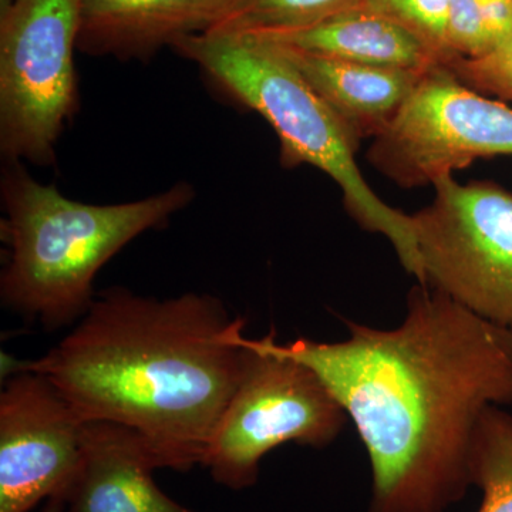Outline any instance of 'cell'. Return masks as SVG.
Returning a JSON list of instances; mask_svg holds the SVG:
<instances>
[{
	"instance_id": "2e32d148",
	"label": "cell",
	"mask_w": 512,
	"mask_h": 512,
	"mask_svg": "<svg viewBox=\"0 0 512 512\" xmlns=\"http://www.w3.org/2000/svg\"><path fill=\"white\" fill-rule=\"evenodd\" d=\"M362 6L393 19L446 60V20L450 0H365Z\"/></svg>"
},
{
	"instance_id": "52a82bcc",
	"label": "cell",
	"mask_w": 512,
	"mask_h": 512,
	"mask_svg": "<svg viewBox=\"0 0 512 512\" xmlns=\"http://www.w3.org/2000/svg\"><path fill=\"white\" fill-rule=\"evenodd\" d=\"M412 214L417 284L512 332V192L446 175Z\"/></svg>"
},
{
	"instance_id": "7a4b0ae2",
	"label": "cell",
	"mask_w": 512,
	"mask_h": 512,
	"mask_svg": "<svg viewBox=\"0 0 512 512\" xmlns=\"http://www.w3.org/2000/svg\"><path fill=\"white\" fill-rule=\"evenodd\" d=\"M245 319L208 293L157 299L113 286L45 356L6 376H46L86 421L147 444L158 470L202 466L249 355Z\"/></svg>"
},
{
	"instance_id": "44dd1931",
	"label": "cell",
	"mask_w": 512,
	"mask_h": 512,
	"mask_svg": "<svg viewBox=\"0 0 512 512\" xmlns=\"http://www.w3.org/2000/svg\"><path fill=\"white\" fill-rule=\"evenodd\" d=\"M13 2L15 0H0V15H3L12 6Z\"/></svg>"
},
{
	"instance_id": "8992f818",
	"label": "cell",
	"mask_w": 512,
	"mask_h": 512,
	"mask_svg": "<svg viewBox=\"0 0 512 512\" xmlns=\"http://www.w3.org/2000/svg\"><path fill=\"white\" fill-rule=\"evenodd\" d=\"M82 0H15L0 15V153L3 161L56 163L79 104L74 50Z\"/></svg>"
},
{
	"instance_id": "9a60e30c",
	"label": "cell",
	"mask_w": 512,
	"mask_h": 512,
	"mask_svg": "<svg viewBox=\"0 0 512 512\" xmlns=\"http://www.w3.org/2000/svg\"><path fill=\"white\" fill-rule=\"evenodd\" d=\"M365 0H238L212 30L276 36L311 28ZM210 32V30H208Z\"/></svg>"
},
{
	"instance_id": "277c9868",
	"label": "cell",
	"mask_w": 512,
	"mask_h": 512,
	"mask_svg": "<svg viewBox=\"0 0 512 512\" xmlns=\"http://www.w3.org/2000/svg\"><path fill=\"white\" fill-rule=\"evenodd\" d=\"M174 50L271 124L284 167L312 165L328 174L339 185L350 217L389 239L404 271L416 278L412 215L390 207L369 187L355 160L357 147L284 47L264 36L210 30L184 37Z\"/></svg>"
},
{
	"instance_id": "3957f363",
	"label": "cell",
	"mask_w": 512,
	"mask_h": 512,
	"mask_svg": "<svg viewBox=\"0 0 512 512\" xmlns=\"http://www.w3.org/2000/svg\"><path fill=\"white\" fill-rule=\"evenodd\" d=\"M0 197L8 245L0 302L55 332L89 312L100 269L144 232L165 227L191 204L195 190L180 181L141 200L87 204L40 183L22 161H5Z\"/></svg>"
},
{
	"instance_id": "ba28073f",
	"label": "cell",
	"mask_w": 512,
	"mask_h": 512,
	"mask_svg": "<svg viewBox=\"0 0 512 512\" xmlns=\"http://www.w3.org/2000/svg\"><path fill=\"white\" fill-rule=\"evenodd\" d=\"M497 156H512V107L470 89L439 64L373 138L366 160L399 187L417 188Z\"/></svg>"
},
{
	"instance_id": "9c48e42d",
	"label": "cell",
	"mask_w": 512,
	"mask_h": 512,
	"mask_svg": "<svg viewBox=\"0 0 512 512\" xmlns=\"http://www.w3.org/2000/svg\"><path fill=\"white\" fill-rule=\"evenodd\" d=\"M86 426L46 376H9L0 393V512L62 498L79 470Z\"/></svg>"
},
{
	"instance_id": "e0dca14e",
	"label": "cell",
	"mask_w": 512,
	"mask_h": 512,
	"mask_svg": "<svg viewBox=\"0 0 512 512\" xmlns=\"http://www.w3.org/2000/svg\"><path fill=\"white\" fill-rule=\"evenodd\" d=\"M443 64L470 89L512 103V36L488 55L477 59H451Z\"/></svg>"
},
{
	"instance_id": "ffe728a7",
	"label": "cell",
	"mask_w": 512,
	"mask_h": 512,
	"mask_svg": "<svg viewBox=\"0 0 512 512\" xmlns=\"http://www.w3.org/2000/svg\"><path fill=\"white\" fill-rule=\"evenodd\" d=\"M43 512H66V508L60 500H49Z\"/></svg>"
},
{
	"instance_id": "7c38bea8",
	"label": "cell",
	"mask_w": 512,
	"mask_h": 512,
	"mask_svg": "<svg viewBox=\"0 0 512 512\" xmlns=\"http://www.w3.org/2000/svg\"><path fill=\"white\" fill-rule=\"evenodd\" d=\"M282 47L357 148L393 123L429 72L345 62Z\"/></svg>"
},
{
	"instance_id": "5b68a950",
	"label": "cell",
	"mask_w": 512,
	"mask_h": 512,
	"mask_svg": "<svg viewBox=\"0 0 512 512\" xmlns=\"http://www.w3.org/2000/svg\"><path fill=\"white\" fill-rule=\"evenodd\" d=\"M272 335L247 339L244 375L202 460L212 480L229 490L255 485L261 461L275 448L328 447L349 420L311 367L275 352Z\"/></svg>"
},
{
	"instance_id": "4fadbf2b",
	"label": "cell",
	"mask_w": 512,
	"mask_h": 512,
	"mask_svg": "<svg viewBox=\"0 0 512 512\" xmlns=\"http://www.w3.org/2000/svg\"><path fill=\"white\" fill-rule=\"evenodd\" d=\"M264 37L308 55L370 66L430 70L441 64L440 57L420 37L362 5L311 28Z\"/></svg>"
},
{
	"instance_id": "ac0fdd59",
	"label": "cell",
	"mask_w": 512,
	"mask_h": 512,
	"mask_svg": "<svg viewBox=\"0 0 512 512\" xmlns=\"http://www.w3.org/2000/svg\"><path fill=\"white\" fill-rule=\"evenodd\" d=\"M491 52L480 0H450L446 20V60L477 59Z\"/></svg>"
},
{
	"instance_id": "30bf717a",
	"label": "cell",
	"mask_w": 512,
	"mask_h": 512,
	"mask_svg": "<svg viewBox=\"0 0 512 512\" xmlns=\"http://www.w3.org/2000/svg\"><path fill=\"white\" fill-rule=\"evenodd\" d=\"M238 0H82L77 50L117 60L153 59L164 47L220 25Z\"/></svg>"
},
{
	"instance_id": "8fae6325",
	"label": "cell",
	"mask_w": 512,
	"mask_h": 512,
	"mask_svg": "<svg viewBox=\"0 0 512 512\" xmlns=\"http://www.w3.org/2000/svg\"><path fill=\"white\" fill-rule=\"evenodd\" d=\"M158 470L147 444L134 431L87 421L83 457L66 493V512H197L161 490Z\"/></svg>"
},
{
	"instance_id": "6da1fadb",
	"label": "cell",
	"mask_w": 512,
	"mask_h": 512,
	"mask_svg": "<svg viewBox=\"0 0 512 512\" xmlns=\"http://www.w3.org/2000/svg\"><path fill=\"white\" fill-rule=\"evenodd\" d=\"M339 342L271 345L322 379L366 448L369 512H447L471 487L478 421L512 406V332L429 286L410 289L403 322L345 320Z\"/></svg>"
},
{
	"instance_id": "5bb4252c",
	"label": "cell",
	"mask_w": 512,
	"mask_h": 512,
	"mask_svg": "<svg viewBox=\"0 0 512 512\" xmlns=\"http://www.w3.org/2000/svg\"><path fill=\"white\" fill-rule=\"evenodd\" d=\"M471 484L483 493L478 512H512V414L491 406L474 433Z\"/></svg>"
},
{
	"instance_id": "d6986e66",
	"label": "cell",
	"mask_w": 512,
	"mask_h": 512,
	"mask_svg": "<svg viewBox=\"0 0 512 512\" xmlns=\"http://www.w3.org/2000/svg\"><path fill=\"white\" fill-rule=\"evenodd\" d=\"M491 52L512 36V0H480Z\"/></svg>"
}]
</instances>
